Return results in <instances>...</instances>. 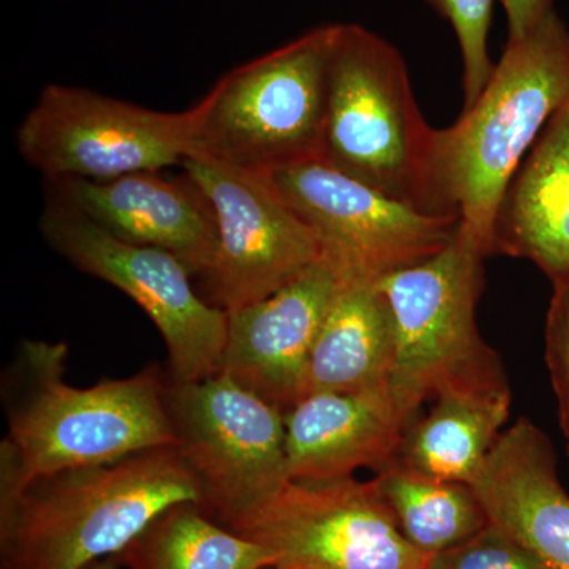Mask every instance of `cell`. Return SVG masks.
Masks as SVG:
<instances>
[{"mask_svg":"<svg viewBox=\"0 0 569 569\" xmlns=\"http://www.w3.org/2000/svg\"><path fill=\"white\" fill-rule=\"evenodd\" d=\"M66 342L26 339L3 378L9 432L0 443V497L71 468L176 447L167 369L77 388L63 378Z\"/></svg>","mask_w":569,"mask_h":569,"instance_id":"6da1fadb","label":"cell"},{"mask_svg":"<svg viewBox=\"0 0 569 569\" xmlns=\"http://www.w3.org/2000/svg\"><path fill=\"white\" fill-rule=\"evenodd\" d=\"M182 501L201 492L178 447L36 479L0 497V569H84Z\"/></svg>","mask_w":569,"mask_h":569,"instance_id":"7a4b0ae2","label":"cell"},{"mask_svg":"<svg viewBox=\"0 0 569 569\" xmlns=\"http://www.w3.org/2000/svg\"><path fill=\"white\" fill-rule=\"evenodd\" d=\"M569 99V29L556 10L508 40L475 103L437 132L438 192L486 258L498 209L539 134Z\"/></svg>","mask_w":569,"mask_h":569,"instance_id":"3957f363","label":"cell"},{"mask_svg":"<svg viewBox=\"0 0 569 569\" xmlns=\"http://www.w3.org/2000/svg\"><path fill=\"white\" fill-rule=\"evenodd\" d=\"M437 132L419 110L395 44L339 22L320 162L419 211L459 216L438 192Z\"/></svg>","mask_w":569,"mask_h":569,"instance_id":"277c9868","label":"cell"},{"mask_svg":"<svg viewBox=\"0 0 569 569\" xmlns=\"http://www.w3.org/2000/svg\"><path fill=\"white\" fill-rule=\"evenodd\" d=\"M336 26L224 73L192 108L189 156L258 174L320 162Z\"/></svg>","mask_w":569,"mask_h":569,"instance_id":"5b68a950","label":"cell"},{"mask_svg":"<svg viewBox=\"0 0 569 569\" xmlns=\"http://www.w3.org/2000/svg\"><path fill=\"white\" fill-rule=\"evenodd\" d=\"M485 258L459 224L443 250L377 283L395 326L389 388L411 419L447 389L508 383L478 328Z\"/></svg>","mask_w":569,"mask_h":569,"instance_id":"8992f818","label":"cell"},{"mask_svg":"<svg viewBox=\"0 0 569 569\" xmlns=\"http://www.w3.org/2000/svg\"><path fill=\"white\" fill-rule=\"evenodd\" d=\"M164 397L176 447L200 486V507L217 522L231 529L291 481L279 407L223 373L168 378Z\"/></svg>","mask_w":569,"mask_h":569,"instance_id":"52a82bcc","label":"cell"},{"mask_svg":"<svg viewBox=\"0 0 569 569\" xmlns=\"http://www.w3.org/2000/svg\"><path fill=\"white\" fill-rule=\"evenodd\" d=\"M40 231L70 264L118 288L151 318L167 347L170 380L198 381L219 373L228 313L194 290L192 272L178 257L121 241L50 193Z\"/></svg>","mask_w":569,"mask_h":569,"instance_id":"ba28073f","label":"cell"},{"mask_svg":"<svg viewBox=\"0 0 569 569\" xmlns=\"http://www.w3.org/2000/svg\"><path fill=\"white\" fill-rule=\"evenodd\" d=\"M193 111L151 110L114 97L48 84L17 130L22 159L44 179L103 181L182 163Z\"/></svg>","mask_w":569,"mask_h":569,"instance_id":"9c48e42d","label":"cell"},{"mask_svg":"<svg viewBox=\"0 0 569 569\" xmlns=\"http://www.w3.org/2000/svg\"><path fill=\"white\" fill-rule=\"evenodd\" d=\"M264 176L343 282L378 283L433 257L459 230V216L419 211L318 160Z\"/></svg>","mask_w":569,"mask_h":569,"instance_id":"30bf717a","label":"cell"},{"mask_svg":"<svg viewBox=\"0 0 569 569\" xmlns=\"http://www.w3.org/2000/svg\"><path fill=\"white\" fill-rule=\"evenodd\" d=\"M230 530L271 550L272 569H432L373 479L290 481Z\"/></svg>","mask_w":569,"mask_h":569,"instance_id":"8fae6325","label":"cell"},{"mask_svg":"<svg viewBox=\"0 0 569 569\" xmlns=\"http://www.w3.org/2000/svg\"><path fill=\"white\" fill-rule=\"evenodd\" d=\"M181 164L216 217V253L198 277L209 305L224 312L253 305L320 261L316 236L264 174L200 156Z\"/></svg>","mask_w":569,"mask_h":569,"instance_id":"7c38bea8","label":"cell"},{"mask_svg":"<svg viewBox=\"0 0 569 569\" xmlns=\"http://www.w3.org/2000/svg\"><path fill=\"white\" fill-rule=\"evenodd\" d=\"M340 279L317 261L279 291L228 313L219 373L287 411L305 397L307 367Z\"/></svg>","mask_w":569,"mask_h":569,"instance_id":"4fadbf2b","label":"cell"},{"mask_svg":"<svg viewBox=\"0 0 569 569\" xmlns=\"http://www.w3.org/2000/svg\"><path fill=\"white\" fill-rule=\"evenodd\" d=\"M44 189L121 241L174 254L193 277L203 276L212 263L216 217L208 198L186 173L176 179L162 178L159 171L103 181L44 179Z\"/></svg>","mask_w":569,"mask_h":569,"instance_id":"5bb4252c","label":"cell"},{"mask_svg":"<svg viewBox=\"0 0 569 569\" xmlns=\"http://www.w3.org/2000/svg\"><path fill=\"white\" fill-rule=\"evenodd\" d=\"M413 421L389 385L302 397L284 411L291 481L353 477L359 468L378 473L397 459Z\"/></svg>","mask_w":569,"mask_h":569,"instance_id":"9a60e30c","label":"cell"},{"mask_svg":"<svg viewBox=\"0 0 569 569\" xmlns=\"http://www.w3.org/2000/svg\"><path fill=\"white\" fill-rule=\"evenodd\" d=\"M489 522L548 569H569V496L548 436L520 418L501 432L471 482Z\"/></svg>","mask_w":569,"mask_h":569,"instance_id":"2e32d148","label":"cell"},{"mask_svg":"<svg viewBox=\"0 0 569 569\" xmlns=\"http://www.w3.org/2000/svg\"><path fill=\"white\" fill-rule=\"evenodd\" d=\"M496 253L569 280V99L553 114L509 183L497 213Z\"/></svg>","mask_w":569,"mask_h":569,"instance_id":"e0dca14e","label":"cell"},{"mask_svg":"<svg viewBox=\"0 0 569 569\" xmlns=\"http://www.w3.org/2000/svg\"><path fill=\"white\" fill-rule=\"evenodd\" d=\"M395 348L391 312L378 284L340 280L313 343L305 397L388 387Z\"/></svg>","mask_w":569,"mask_h":569,"instance_id":"ac0fdd59","label":"cell"},{"mask_svg":"<svg viewBox=\"0 0 569 569\" xmlns=\"http://www.w3.org/2000/svg\"><path fill=\"white\" fill-rule=\"evenodd\" d=\"M408 427L397 460L443 481L471 485L507 425L508 383L447 389Z\"/></svg>","mask_w":569,"mask_h":569,"instance_id":"d6986e66","label":"cell"},{"mask_svg":"<svg viewBox=\"0 0 569 569\" xmlns=\"http://www.w3.org/2000/svg\"><path fill=\"white\" fill-rule=\"evenodd\" d=\"M126 569H272L264 546L227 529L194 501L173 505L114 556Z\"/></svg>","mask_w":569,"mask_h":569,"instance_id":"ffe728a7","label":"cell"},{"mask_svg":"<svg viewBox=\"0 0 569 569\" xmlns=\"http://www.w3.org/2000/svg\"><path fill=\"white\" fill-rule=\"evenodd\" d=\"M403 537L427 556L458 548L486 529V509L467 482L427 477L392 460L373 478Z\"/></svg>","mask_w":569,"mask_h":569,"instance_id":"44dd1931","label":"cell"},{"mask_svg":"<svg viewBox=\"0 0 569 569\" xmlns=\"http://www.w3.org/2000/svg\"><path fill=\"white\" fill-rule=\"evenodd\" d=\"M451 22L462 58L463 110L470 108L492 77L496 63L489 54L493 0H429Z\"/></svg>","mask_w":569,"mask_h":569,"instance_id":"7402d4cb","label":"cell"},{"mask_svg":"<svg viewBox=\"0 0 569 569\" xmlns=\"http://www.w3.org/2000/svg\"><path fill=\"white\" fill-rule=\"evenodd\" d=\"M432 569H548L507 531L488 523L458 548L433 557Z\"/></svg>","mask_w":569,"mask_h":569,"instance_id":"603a6c76","label":"cell"},{"mask_svg":"<svg viewBox=\"0 0 569 569\" xmlns=\"http://www.w3.org/2000/svg\"><path fill=\"white\" fill-rule=\"evenodd\" d=\"M546 365L556 392L561 436L569 458V280L552 282L546 318Z\"/></svg>","mask_w":569,"mask_h":569,"instance_id":"cb8c5ba5","label":"cell"},{"mask_svg":"<svg viewBox=\"0 0 569 569\" xmlns=\"http://www.w3.org/2000/svg\"><path fill=\"white\" fill-rule=\"evenodd\" d=\"M507 11L509 40H519L553 10V0H500Z\"/></svg>","mask_w":569,"mask_h":569,"instance_id":"d4e9b609","label":"cell"},{"mask_svg":"<svg viewBox=\"0 0 569 569\" xmlns=\"http://www.w3.org/2000/svg\"><path fill=\"white\" fill-rule=\"evenodd\" d=\"M84 569H121V565L118 563L114 557H108V559L93 561L92 565Z\"/></svg>","mask_w":569,"mask_h":569,"instance_id":"484cf974","label":"cell"}]
</instances>
